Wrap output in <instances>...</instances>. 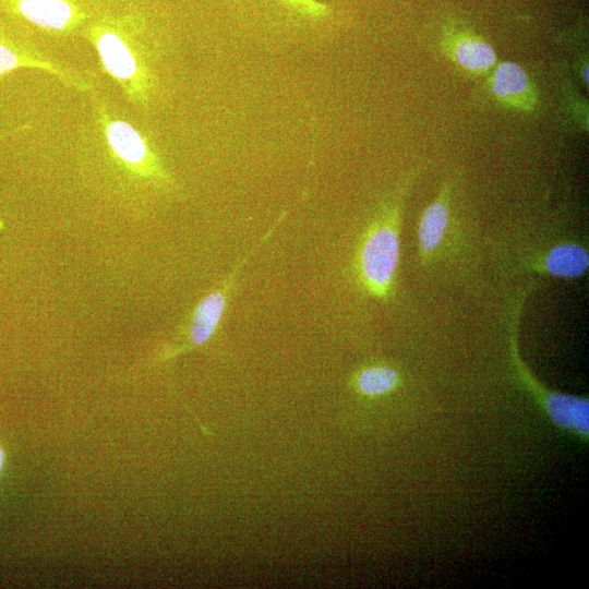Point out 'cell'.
Segmentation results:
<instances>
[{"label":"cell","mask_w":589,"mask_h":589,"mask_svg":"<svg viewBox=\"0 0 589 589\" xmlns=\"http://www.w3.org/2000/svg\"><path fill=\"white\" fill-rule=\"evenodd\" d=\"M19 69L44 71L85 95L97 88L94 74L58 58L48 44L0 12V77Z\"/></svg>","instance_id":"3957f363"},{"label":"cell","mask_w":589,"mask_h":589,"mask_svg":"<svg viewBox=\"0 0 589 589\" xmlns=\"http://www.w3.org/2000/svg\"><path fill=\"white\" fill-rule=\"evenodd\" d=\"M5 461H7L5 449L0 444V477H1L2 472H3V470H4Z\"/></svg>","instance_id":"5bb4252c"},{"label":"cell","mask_w":589,"mask_h":589,"mask_svg":"<svg viewBox=\"0 0 589 589\" xmlns=\"http://www.w3.org/2000/svg\"><path fill=\"white\" fill-rule=\"evenodd\" d=\"M297 14L320 20L329 14V8L317 0H278Z\"/></svg>","instance_id":"4fadbf2b"},{"label":"cell","mask_w":589,"mask_h":589,"mask_svg":"<svg viewBox=\"0 0 589 589\" xmlns=\"http://www.w3.org/2000/svg\"><path fill=\"white\" fill-rule=\"evenodd\" d=\"M545 406L552 420L560 426L588 433L589 404L586 399L554 393L546 397Z\"/></svg>","instance_id":"8fae6325"},{"label":"cell","mask_w":589,"mask_h":589,"mask_svg":"<svg viewBox=\"0 0 589 589\" xmlns=\"http://www.w3.org/2000/svg\"><path fill=\"white\" fill-rule=\"evenodd\" d=\"M271 232L272 230L268 232V235L263 237L261 243L254 245L252 252L245 259H243V261L240 262L237 267H235L220 288L212 291L200 301L191 315L185 340L181 345L167 351L163 356V359L172 358L183 351L200 347L211 339L226 311L228 297L240 268L243 267L249 257L252 256L254 250L261 247L262 242L265 241Z\"/></svg>","instance_id":"8992f818"},{"label":"cell","mask_w":589,"mask_h":589,"mask_svg":"<svg viewBox=\"0 0 589 589\" xmlns=\"http://www.w3.org/2000/svg\"><path fill=\"white\" fill-rule=\"evenodd\" d=\"M399 205L386 204L368 228L358 253V275L365 290L386 298L395 285L400 257Z\"/></svg>","instance_id":"5b68a950"},{"label":"cell","mask_w":589,"mask_h":589,"mask_svg":"<svg viewBox=\"0 0 589 589\" xmlns=\"http://www.w3.org/2000/svg\"><path fill=\"white\" fill-rule=\"evenodd\" d=\"M86 96L88 111L77 135L85 169L122 195L172 191L176 181L146 125L97 88Z\"/></svg>","instance_id":"7a4b0ae2"},{"label":"cell","mask_w":589,"mask_h":589,"mask_svg":"<svg viewBox=\"0 0 589 589\" xmlns=\"http://www.w3.org/2000/svg\"><path fill=\"white\" fill-rule=\"evenodd\" d=\"M490 88L493 96L507 108L526 111L536 107V88L518 63H498L490 77Z\"/></svg>","instance_id":"52a82bcc"},{"label":"cell","mask_w":589,"mask_h":589,"mask_svg":"<svg viewBox=\"0 0 589 589\" xmlns=\"http://www.w3.org/2000/svg\"><path fill=\"white\" fill-rule=\"evenodd\" d=\"M587 250L576 242H563L552 247L541 260V269L560 278H577L588 268Z\"/></svg>","instance_id":"30bf717a"},{"label":"cell","mask_w":589,"mask_h":589,"mask_svg":"<svg viewBox=\"0 0 589 589\" xmlns=\"http://www.w3.org/2000/svg\"><path fill=\"white\" fill-rule=\"evenodd\" d=\"M81 38L134 113L149 116L164 94L168 33L157 0H105Z\"/></svg>","instance_id":"6da1fadb"},{"label":"cell","mask_w":589,"mask_h":589,"mask_svg":"<svg viewBox=\"0 0 589 589\" xmlns=\"http://www.w3.org/2000/svg\"><path fill=\"white\" fill-rule=\"evenodd\" d=\"M443 48L452 61L469 74H485L496 63L494 48L471 33H456L446 36Z\"/></svg>","instance_id":"ba28073f"},{"label":"cell","mask_w":589,"mask_h":589,"mask_svg":"<svg viewBox=\"0 0 589 589\" xmlns=\"http://www.w3.org/2000/svg\"><path fill=\"white\" fill-rule=\"evenodd\" d=\"M105 0H0V12L39 39L64 43L83 27Z\"/></svg>","instance_id":"277c9868"},{"label":"cell","mask_w":589,"mask_h":589,"mask_svg":"<svg viewBox=\"0 0 589 589\" xmlns=\"http://www.w3.org/2000/svg\"><path fill=\"white\" fill-rule=\"evenodd\" d=\"M450 220L449 189L444 187L437 197L423 211L418 226L421 255L432 256L442 245Z\"/></svg>","instance_id":"9c48e42d"},{"label":"cell","mask_w":589,"mask_h":589,"mask_svg":"<svg viewBox=\"0 0 589 589\" xmlns=\"http://www.w3.org/2000/svg\"><path fill=\"white\" fill-rule=\"evenodd\" d=\"M399 383L398 372L389 365H373L361 370L356 377L359 393L377 397L392 392Z\"/></svg>","instance_id":"7c38bea8"}]
</instances>
